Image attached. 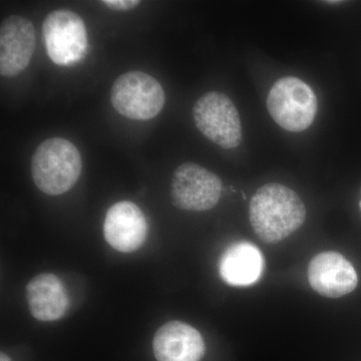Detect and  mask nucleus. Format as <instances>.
Returning a JSON list of instances; mask_svg holds the SVG:
<instances>
[{"mask_svg":"<svg viewBox=\"0 0 361 361\" xmlns=\"http://www.w3.org/2000/svg\"><path fill=\"white\" fill-rule=\"evenodd\" d=\"M306 208L291 190L278 183L259 188L249 205V219L258 238L265 243H277L303 225Z\"/></svg>","mask_w":361,"mask_h":361,"instance_id":"nucleus-1","label":"nucleus"},{"mask_svg":"<svg viewBox=\"0 0 361 361\" xmlns=\"http://www.w3.org/2000/svg\"><path fill=\"white\" fill-rule=\"evenodd\" d=\"M82 171L80 151L63 137L45 140L37 147L32 159V175L40 191L59 196L77 184Z\"/></svg>","mask_w":361,"mask_h":361,"instance_id":"nucleus-2","label":"nucleus"},{"mask_svg":"<svg viewBox=\"0 0 361 361\" xmlns=\"http://www.w3.org/2000/svg\"><path fill=\"white\" fill-rule=\"evenodd\" d=\"M267 108L282 129L299 133L312 125L317 114V97L312 89L294 77L280 78L270 90Z\"/></svg>","mask_w":361,"mask_h":361,"instance_id":"nucleus-3","label":"nucleus"},{"mask_svg":"<svg viewBox=\"0 0 361 361\" xmlns=\"http://www.w3.org/2000/svg\"><path fill=\"white\" fill-rule=\"evenodd\" d=\"M165 92L155 78L134 71L123 73L114 82L111 102L121 115L132 120L155 118L165 106Z\"/></svg>","mask_w":361,"mask_h":361,"instance_id":"nucleus-4","label":"nucleus"},{"mask_svg":"<svg viewBox=\"0 0 361 361\" xmlns=\"http://www.w3.org/2000/svg\"><path fill=\"white\" fill-rule=\"evenodd\" d=\"M195 123L199 130L223 149H234L242 142L238 111L231 99L219 92L204 94L195 104Z\"/></svg>","mask_w":361,"mask_h":361,"instance_id":"nucleus-5","label":"nucleus"},{"mask_svg":"<svg viewBox=\"0 0 361 361\" xmlns=\"http://www.w3.org/2000/svg\"><path fill=\"white\" fill-rule=\"evenodd\" d=\"M45 49L58 66H73L84 58L87 49V27L78 14L54 11L42 25Z\"/></svg>","mask_w":361,"mask_h":361,"instance_id":"nucleus-6","label":"nucleus"},{"mask_svg":"<svg viewBox=\"0 0 361 361\" xmlns=\"http://www.w3.org/2000/svg\"><path fill=\"white\" fill-rule=\"evenodd\" d=\"M222 180L198 164L185 163L174 172L171 186L173 204L180 210H210L222 196Z\"/></svg>","mask_w":361,"mask_h":361,"instance_id":"nucleus-7","label":"nucleus"},{"mask_svg":"<svg viewBox=\"0 0 361 361\" xmlns=\"http://www.w3.org/2000/svg\"><path fill=\"white\" fill-rule=\"evenodd\" d=\"M37 45L32 21L11 16L0 25V75L13 78L27 68Z\"/></svg>","mask_w":361,"mask_h":361,"instance_id":"nucleus-8","label":"nucleus"},{"mask_svg":"<svg viewBox=\"0 0 361 361\" xmlns=\"http://www.w3.org/2000/svg\"><path fill=\"white\" fill-rule=\"evenodd\" d=\"M310 286L320 295L339 298L356 288L358 277L353 264L334 251L322 252L308 266Z\"/></svg>","mask_w":361,"mask_h":361,"instance_id":"nucleus-9","label":"nucleus"},{"mask_svg":"<svg viewBox=\"0 0 361 361\" xmlns=\"http://www.w3.org/2000/svg\"><path fill=\"white\" fill-rule=\"evenodd\" d=\"M148 224L141 209L129 201L116 203L109 209L104 223L106 242L122 253L135 251L142 245Z\"/></svg>","mask_w":361,"mask_h":361,"instance_id":"nucleus-10","label":"nucleus"},{"mask_svg":"<svg viewBox=\"0 0 361 361\" xmlns=\"http://www.w3.org/2000/svg\"><path fill=\"white\" fill-rule=\"evenodd\" d=\"M153 348L158 361H200L205 355L200 332L182 322L161 326L154 337Z\"/></svg>","mask_w":361,"mask_h":361,"instance_id":"nucleus-11","label":"nucleus"},{"mask_svg":"<svg viewBox=\"0 0 361 361\" xmlns=\"http://www.w3.org/2000/svg\"><path fill=\"white\" fill-rule=\"evenodd\" d=\"M26 298L33 317L54 322L66 314L68 296L61 280L51 273L33 278L26 287Z\"/></svg>","mask_w":361,"mask_h":361,"instance_id":"nucleus-12","label":"nucleus"},{"mask_svg":"<svg viewBox=\"0 0 361 361\" xmlns=\"http://www.w3.org/2000/svg\"><path fill=\"white\" fill-rule=\"evenodd\" d=\"M264 268V258L260 250L249 242H238L228 247L219 263L221 277L226 283L245 287L260 279Z\"/></svg>","mask_w":361,"mask_h":361,"instance_id":"nucleus-13","label":"nucleus"},{"mask_svg":"<svg viewBox=\"0 0 361 361\" xmlns=\"http://www.w3.org/2000/svg\"><path fill=\"white\" fill-rule=\"evenodd\" d=\"M102 4L113 11H128L139 6V0H103Z\"/></svg>","mask_w":361,"mask_h":361,"instance_id":"nucleus-14","label":"nucleus"},{"mask_svg":"<svg viewBox=\"0 0 361 361\" xmlns=\"http://www.w3.org/2000/svg\"><path fill=\"white\" fill-rule=\"evenodd\" d=\"M0 361H11V358L8 357L6 355H4V353L0 355Z\"/></svg>","mask_w":361,"mask_h":361,"instance_id":"nucleus-15","label":"nucleus"},{"mask_svg":"<svg viewBox=\"0 0 361 361\" xmlns=\"http://www.w3.org/2000/svg\"><path fill=\"white\" fill-rule=\"evenodd\" d=\"M360 210H361V200L360 202Z\"/></svg>","mask_w":361,"mask_h":361,"instance_id":"nucleus-16","label":"nucleus"}]
</instances>
